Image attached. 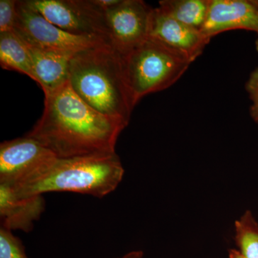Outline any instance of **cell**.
<instances>
[{
  "label": "cell",
  "mask_w": 258,
  "mask_h": 258,
  "mask_svg": "<svg viewBox=\"0 0 258 258\" xmlns=\"http://www.w3.org/2000/svg\"><path fill=\"white\" fill-rule=\"evenodd\" d=\"M125 128L83 101L68 81L45 95L43 113L27 136L58 159H69L115 153L118 136Z\"/></svg>",
  "instance_id": "6da1fadb"
},
{
  "label": "cell",
  "mask_w": 258,
  "mask_h": 258,
  "mask_svg": "<svg viewBox=\"0 0 258 258\" xmlns=\"http://www.w3.org/2000/svg\"><path fill=\"white\" fill-rule=\"evenodd\" d=\"M69 81L76 94L93 109L128 125L135 106L125 84L120 53L110 44L75 54Z\"/></svg>",
  "instance_id": "7a4b0ae2"
},
{
  "label": "cell",
  "mask_w": 258,
  "mask_h": 258,
  "mask_svg": "<svg viewBox=\"0 0 258 258\" xmlns=\"http://www.w3.org/2000/svg\"><path fill=\"white\" fill-rule=\"evenodd\" d=\"M123 175L124 169L116 153L57 158L30 179L8 186L19 198L71 191L103 198L118 187Z\"/></svg>",
  "instance_id": "3957f363"
},
{
  "label": "cell",
  "mask_w": 258,
  "mask_h": 258,
  "mask_svg": "<svg viewBox=\"0 0 258 258\" xmlns=\"http://www.w3.org/2000/svg\"><path fill=\"white\" fill-rule=\"evenodd\" d=\"M120 55L134 106L147 95L170 87L194 62L186 54L149 37Z\"/></svg>",
  "instance_id": "277c9868"
},
{
  "label": "cell",
  "mask_w": 258,
  "mask_h": 258,
  "mask_svg": "<svg viewBox=\"0 0 258 258\" xmlns=\"http://www.w3.org/2000/svg\"><path fill=\"white\" fill-rule=\"evenodd\" d=\"M24 2L47 21L64 31L74 35L98 37L111 45L106 12L97 5L95 0Z\"/></svg>",
  "instance_id": "5b68a950"
},
{
  "label": "cell",
  "mask_w": 258,
  "mask_h": 258,
  "mask_svg": "<svg viewBox=\"0 0 258 258\" xmlns=\"http://www.w3.org/2000/svg\"><path fill=\"white\" fill-rule=\"evenodd\" d=\"M14 31L30 46L69 55L108 43L98 37L74 35L64 31L29 8L24 1L17 3Z\"/></svg>",
  "instance_id": "8992f818"
},
{
  "label": "cell",
  "mask_w": 258,
  "mask_h": 258,
  "mask_svg": "<svg viewBox=\"0 0 258 258\" xmlns=\"http://www.w3.org/2000/svg\"><path fill=\"white\" fill-rule=\"evenodd\" d=\"M57 159L35 139L25 135L0 144V184L13 186L36 175Z\"/></svg>",
  "instance_id": "52a82bcc"
},
{
  "label": "cell",
  "mask_w": 258,
  "mask_h": 258,
  "mask_svg": "<svg viewBox=\"0 0 258 258\" xmlns=\"http://www.w3.org/2000/svg\"><path fill=\"white\" fill-rule=\"evenodd\" d=\"M152 8L142 0H120L106 11L111 45L120 54L149 37Z\"/></svg>",
  "instance_id": "ba28073f"
},
{
  "label": "cell",
  "mask_w": 258,
  "mask_h": 258,
  "mask_svg": "<svg viewBox=\"0 0 258 258\" xmlns=\"http://www.w3.org/2000/svg\"><path fill=\"white\" fill-rule=\"evenodd\" d=\"M232 30H249L258 35V0H210L201 32L212 39Z\"/></svg>",
  "instance_id": "9c48e42d"
},
{
  "label": "cell",
  "mask_w": 258,
  "mask_h": 258,
  "mask_svg": "<svg viewBox=\"0 0 258 258\" xmlns=\"http://www.w3.org/2000/svg\"><path fill=\"white\" fill-rule=\"evenodd\" d=\"M149 37L186 54L194 61L211 40L200 30L180 23L159 7L151 13Z\"/></svg>",
  "instance_id": "30bf717a"
},
{
  "label": "cell",
  "mask_w": 258,
  "mask_h": 258,
  "mask_svg": "<svg viewBox=\"0 0 258 258\" xmlns=\"http://www.w3.org/2000/svg\"><path fill=\"white\" fill-rule=\"evenodd\" d=\"M45 210L42 195L19 198L8 186L0 184V217L1 227L10 231L30 232L34 222Z\"/></svg>",
  "instance_id": "8fae6325"
},
{
  "label": "cell",
  "mask_w": 258,
  "mask_h": 258,
  "mask_svg": "<svg viewBox=\"0 0 258 258\" xmlns=\"http://www.w3.org/2000/svg\"><path fill=\"white\" fill-rule=\"evenodd\" d=\"M27 46L31 57L35 81L41 86L45 95L69 81L70 62L74 55Z\"/></svg>",
  "instance_id": "7c38bea8"
},
{
  "label": "cell",
  "mask_w": 258,
  "mask_h": 258,
  "mask_svg": "<svg viewBox=\"0 0 258 258\" xmlns=\"http://www.w3.org/2000/svg\"><path fill=\"white\" fill-rule=\"evenodd\" d=\"M0 64L3 69L18 71L35 81L30 51L15 31L0 33Z\"/></svg>",
  "instance_id": "4fadbf2b"
},
{
  "label": "cell",
  "mask_w": 258,
  "mask_h": 258,
  "mask_svg": "<svg viewBox=\"0 0 258 258\" xmlns=\"http://www.w3.org/2000/svg\"><path fill=\"white\" fill-rule=\"evenodd\" d=\"M209 6L210 0H162L159 7L180 23L201 31Z\"/></svg>",
  "instance_id": "5bb4252c"
},
{
  "label": "cell",
  "mask_w": 258,
  "mask_h": 258,
  "mask_svg": "<svg viewBox=\"0 0 258 258\" xmlns=\"http://www.w3.org/2000/svg\"><path fill=\"white\" fill-rule=\"evenodd\" d=\"M235 241L245 258H258V222L247 210L235 222Z\"/></svg>",
  "instance_id": "9a60e30c"
},
{
  "label": "cell",
  "mask_w": 258,
  "mask_h": 258,
  "mask_svg": "<svg viewBox=\"0 0 258 258\" xmlns=\"http://www.w3.org/2000/svg\"><path fill=\"white\" fill-rule=\"evenodd\" d=\"M0 258H28L21 240L3 227L0 228Z\"/></svg>",
  "instance_id": "2e32d148"
},
{
  "label": "cell",
  "mask_w": 258,
  "mask_h": 258,
  "mask_svg": "<svg viewBox=\"0 0 258 258\" xmlns=\"http://www.w3.org/2000/svg\"><path fill=\"white\" fill-rule=\"evenodd\" d=\"M17 3L16 0L0 1V33L14 31Z\"/></svg>",
  "instance_id": "e0dca14e"
},
{
  "label": "cell",
  "mask_w": 258,
  "mask_h": 258,
  "mask_svg": "<svg viewBox=\"0 0 258 258\" xmlns=\"http://www.w3.org/2000/svg\"><path fill=\"white\" fill-rule=\"evenodd\" d=\"M245 88L252 101L249 111L251 117L258 124V67L249 75Z\"/></svg>",
  "instance_id": "ac0fdd59"
},
{
  "label": "cell",
  "mask_w": 258,
  "mask_h": 258,
  "mask_svg": "<svg viewBox=\"0 0 258 258\" xmlns=\"http://www.w3.org/2000/svg\"><path fill=\"white\" fill-rule=\"evenodd\" d=\"M120 0H95V3L102 10H104L105 12L110 8H113L115 5L119 3Z\"/></svg>",
  "instance_id": "d6986e66"
},
{
  "label": "cell",
  "mask_w": 258,
  "mask_h": 258,
  "mask_svg": "<svg viewBox=\"0 0 258 258\" xmlns=\"http://www.w3.org/2000/svg\"><path fill=\"white\" fill-rule=\"evenodd\" d=\"M143 257L144 253L142 251L136 250L128 252V253L125 254V255L120 258H143Z\"/></svg>",
  "instance_id": "ffe728a7"
},
{
  "label": "cell",
  "mask_w": 258,
  "mask_h": 258,
  "mask_svg": "<svg viewBox=\"0 0 258 258\" xmlns=\"http://www.w3.org/2000/svg\"><path fill=\"white\" fill-rule=\"evenodd\" d=\"M229 258H245L237 249H230L229 251Z\"/></svg>",
  "instance_id": "44dd1931"
},
{
  "label": "cell",
  "mask_w": 258,
  "mask_h": 258,
  "mask_svg": "<svg viewBox=\"0 0 258 258\" xmlns=\"http://www.w3.org/2000/svg\"><path fill=\"white\" fill-rule=\"evenodd\" d=\"M255 47H256V50H257V51L258 52V37H257V40H256V41H255Z\"/></svg>",
  "instance_id": "7402d4cb"
},
{
  "label": "cell",
  "mask_w": 258,
  "mask_h": 258,
  "mask_svg": "<svg viewBox=\"0 0 258 258\" xmlns=\"http://www.w3.org/2000/svg\"><path fill=\"white\" fill-rule=\"evenodd\" d=\"M115 258H120V257H115Z\"/></svg>",
  "instance_id": "603a6c76"
}]
</instances>
